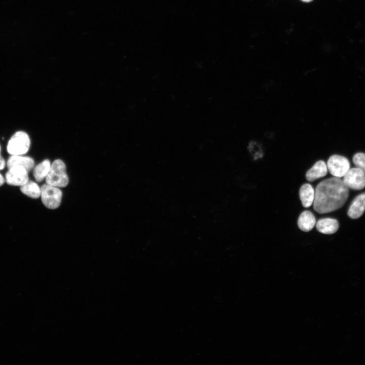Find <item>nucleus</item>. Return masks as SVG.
Wrapping results in <instances>:
<instances>
[{
    "mask_svg": "<svg viewBox=\"0 0 365 365\" xmlns=\"http://www.w3.org/2000/svg\"><path fill=\"white\" fill-rule=\"evenodd\" d=\"M302 1L305 2V3H309L312 2L313 0H301Z\"/></svg>",
    "mask_w": 365,
    "mask_h": 365,
    "instance_id": "19",
    "label": "nucleus"
},
{
    "mask_svg": "<svg viewBox=\"0 0 365 365\" xmlns=\"http://www.w3.org/2000/svg\"><path fill=\"white\" fill-rule=\"evenodd\" d=\"M41 189V197L43 204L51 209L58 208L60 205L62 196V191L58 187L46 184Z\"/></svg>",
    "mask_w": 365,
    "mask_h": 365,
    "instance_id": "4",
    "label": "nucleus"
},
{
    "mask_svg": "<svg viewBox=\"0 0 365 365\" xmlns=\"http://www.w3.org/2000/svg\"><path fill=\"white\" fill-rule=\"evenodd\" d=\"M353 162L356 167L361 169L365 174V154L358 153L353 157Z\"/></svg>",
    "mask_w": 365,
    "mask_h": 365,
    "instance_id": "16",
    "label": "nucleus"
},
{
    "mask_svg": "<svg viewBox=\"0 0 365 365\" xmlns=\"http://www.w3.org/2000/svg\"><path fill=\"white\" fill-rule=\"evenodd\" d=\"M51 165L50 161L48 159H46L34 167L33 174L36 181L40 182L44 178H46L49 171Z\"/></svg>",
    "mask_w": 365,
    "mask_h": 365,
    "instance_id": "14",
    "label": "nucleus"
},
{
    "mask_svg": "<svg viewBox=\"0 0 365 365\" xmlns=\"http://www.w3.org/2000/svg\"><path fill=\"white\" fill-rule=\"evenodd\" d=\"M365 211V192L357 196L352 201L347 211L348 216L352 219L360 217Z\"/></svg>",
    "mask_w": 365,
    "mask_h": 365,
    "instance_id": "8",
    "label": "nucleus"
},
{
    "mask_svg": "<svg viewBox=\"0 0 365 365\" xmlns=\"http://www.w3.org/2000/svg\"><path fill=\"white\" fill-rule=\"evenodd\" d=\"M346 186L353 190H360L365 187V174L357 167L349 169L343 176Z\"/></svg>",
    "mask_w": 365,
    "mask_h": 365,
    "instance_id": "6",
    "label": "nucleus"
},
{
    "mask_svg": "<svg viewBox=\"0 0 365 365\" xmlns=\"http://www.w3.org/2000/svg\"><path fill=\"white\" fill-rule=\"evenodd\" d=\"M327 170L335 177H343L350 169V163L344 156L334 155L331 156L327 162Z\"/></svg>",
    "mask_w": 365,
    "mask_h": 365,
    "instance_id": "5",
    "label": "nucleus"
},
{
    "mask_svg": "<svg viewBox=\"0 0 365 365\" xmlns=\"http://www.w3.org/2000/svg\"><path fill=\"white\" fill-rule=\"evenodd\" d=\"M6 165L5 161L0 153V170H3Z\"/></svg>",
    "mask_w": 365,
    "mask_h": 365,
    "instance_id": "17",
    "label": "nucleus"
},
{
    "mask_svg": "<svg viewBox=\"0 0 365 365\" xmlns=\"http://www.w3.org/2000/svg\"><path fill=\"white\" fill-rule=\"evenodd\" d=\"M1 145H0V153H1Z\"/></svg>",
    "mask_w": 365,
    "mask_h": 365,
    "instance_id": "20",
    "label": "nucleus"
},
{
    "mask_svg": "<svg viewBox=\"0 0 365 365\" xmlns=\"http://www.w3.org/2000/svg\"><path fill=\"white\" fill-rule=\"evenodd\" d=\"M30 139L24 131L15 132L8 141L7 150L11 155H22L26 153L30 148Z\"/></svg>",
    "mask_w": 365,
    "mask_h": 365,
    "instance_id": "3",
    "label": "nucleus"
},
{
    "mask_svg": "<svg viewBox=\"0 0 365 365\" xmlns=\"http://www.w3.org/2000/svg\"><path fill=\"white\" fill-rule=\"evenodd\" d=\"M5 179L1 174H0V187L5 182Z\"/></svg>",
    "mask_w": 365,
    "mask_h": 365,
    "instance_id": "18",
    "label": "nucleus"
},
{
    "mask_svg": "<svg viewBox=\"0 0 365 365\" xmlns=\"http://www.w3.org/2000/svg\"><path fill=\"white\" fill-rule=\"evenodd\" d=\"M7 165L8 169L14 166H22L29 172L34 167V161L29 157L12 155L8 159Z\"/></svg>",
    "mask_w": 365,
    "mask_h": 365,
    "instance_id": "10",
    "label": "nucleus"
},
{
    "mask_svg": "<svg viewBox=\"0 0 365 365\" xmlns=\"http://www.w3.org/2000/svg\"><path fill=\"white\" fill-rule=\"evenodd\" d=\"M299 196L302 205L306 208L309 207L313 203L315 191L310 184H305L300 188Z\"/></svg>",
    "mask_w": 365,
    "mask_h": 365,
    "instance_id": "13",
    "label": "nucleus"
},
{
    "mask_svg": "<svg viewBox=\"0 0 365 365\" xmlns=\"http://www.w3.org/2000/svg\"><path fill=\"white\" fill-rule=\"evenodd\" d=\"M20 190L24 195L33 199L39 198L41 194V188L36 183L32 181L28 180L20 186Z\"/></svg>",
    "mask_w": 365,
    "mask_h": 365,
    "instance_id": "15",
    "label": "nucleus"
},
{
    "mask_svg": "<svg viewBox=\"0 0 365 365\" xmlns=\"http://www.w3.org/2000/svg\"><path fill=\"white\" fill-rule=\"evenodd\" d=\"M349 188L338 177H331L319 182L316 187L313 203L319 213H326L343 206L349 196Z\"/></svg>",
    "mask_w": 365,
    "mask_h": 365,
    "instance_id": "1",
    "label": "nucleus"
},
{
    "mask_svg": "<svg viewBox=\"0 0 365 365\" xmlns=\"http://www.w3.org/2000/svg\"><path fill=\"white\" fill-rule=\"evenodd\" d=\"M28 173L22 166H13L6 174V181L10 185L21 186L29 180Z\"/></svg>",
    "mask_w": 365,
    "mask_h": 365,
    "instance_id": "7",
    "label": "nucleus"
},
{
    "mask_svg": "<svg viewBox=\"0 0 365 365\" xmlns=\"http://www.w3.org/2000/svg\"><path fill=\"white\" fill-rule=\"evenodd\" d=\"M315 224V217L311 211L305 210L300 215L298 221V225L302 231H310Z\"/></svg>",
    "mask_w": 365,
    "mask_h": 365,
    "instance_id": "12",
    "label": "nucleus"
},
{
    "mask_svg": "<svg viewBox=\"0 0 365 365\" xmlns=\"http://www.w3.org/2000/svg\"><path fill=\"white\" fill-rule=\"evenodd\" d=\"M68 177L64 163L60 159L55 160L51 165L49 171L46 177V184L62 188L68 184Z\"/></svg>",
    "mask_w": 365,
    "mask_h": 365,
    "instance_id": "2",
    "label": "nucleus"
},
{
    "mask_svg": "<svg viewBox=\"0 0 365 365\" xmlns=\"http://www.w3.org/2000/svg\"><path fill=\"white\" fill-rule=\"evenodd\" d=\"M339 225L338 221L332 218H323L319 220L316 224L318 231L325 234H332L336 232Z\"/></svg>",
    "mask_w": 365,
    "mask_h": 365,
    "instance_id": "9",
    "label": "nucleus"
},
{
    "mask_svg": "<svg viewBox=\"0 0 365 365\" xmlns=\"http://www.w3.org/2000/svg\"><path fill=\"white\" fill-rule=\"evenodd\" d=\"M327 172V168L325 163L322 160L316 162L309 169L306 174V178L309 181H313L325 176Z\"/></svg>",
    "mask_w": 365,
    "mask_h": 365,
    "instance_id": "11",
    "label": "nucleus"
}]
</instances>
